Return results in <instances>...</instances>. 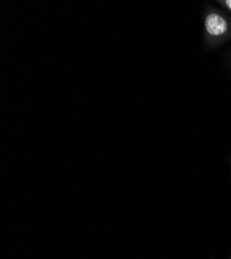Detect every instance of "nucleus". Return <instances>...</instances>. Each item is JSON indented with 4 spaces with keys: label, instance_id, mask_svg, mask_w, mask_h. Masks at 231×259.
<instances>
[{
    "label": "nucleus",
    "instance_id": "f03ea898",
    "mask_svg": "<svg viewBox=\"0 0 231 259\" xmlns=\"http://www.w3.org/2000/svg\"><path fill=\"white\" fill-rule=\"evenodd\" d=\"M217 4H219L222 10L227 12L229 15L231 14V0H218Z\"/></svg>",
    "mask_w": 231,
    "mask_h": 259
},
{
    "label": "nucleus",
    "instance_id": "7ed1b4c3",
    "mask_svg": "<svg viewBox=\"0 0 231 259\" xmlns=\"http://www.w3.org/2000/svg\"><path fill=\"white\" fill-rule=\"evenodd\" d=\"M230 168H231V162H230Z\"/></svg>",
    "mask_w": 231,
    "mask_h": 259
},
{
    "label": "nucleus",
    "instance_id": "20e7f679",
    "mask_svg": "<svg viewBox=\"0 0 231 259\" xmlns=\"http://www.w3.org/2000/svg\"><path fill=\"white\" fill-rule=\"evenodd\" d=\"M230 259H231V257H230Z\"/></svg>",
    "mask_w": 231,
    "mask_h": 259
},
{
    "label": "nucleus",
    "instance_id": "f257e3e1",
    "mask_svg": "<svg viewBox=\"0 0 231 259\" xmlns=\"http://www.w3.org/2000/svg\"><path fill=\"white\" fill-rule=\"evenodd\" d=\"M203 46L214 50L231 40V17L224 10L206 4L202 14Z\"/></svg>",
    "mask_w": 231,
    "mask_h": 259
}]
</instances>
